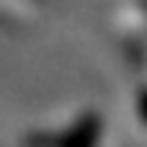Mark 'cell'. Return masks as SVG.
<instances>
[{
  "label": "cell",
  "instance_id": "2",
  "mask_svg": "<svg viewBox=\"0 0 147 147\" xmlns=\"http://www.w3.org/2000/svg\"><path fill=\"white\" fill-rule=\"evenodd\" d=\"M138 115H141V121L147 124V85L138 88Z\"/></svg>",
  "mask_w": 147,
  "mask_h": 147
},
{
  "label": "cell",
  "instance_id": "3",
  "mask_svg": "<svg viewBox=\"0 0 147 147\" xmlns=\"http://www.w3.org/2000/svg\"><path fill=\"white\" fill-rule=\"evenodd\" d=\"M141 6H144V12H147V0H141Z\"/></svg>",
  "mask_w": 147,
  "mask_h": 147
},
{
  "label": "cell",
  "instance_id": "1",
  "mask_svg": "<svg viewBox=\"0 0 147 147\" xmlns=\"http://www.w3.org/2000/svg\"><path fill=\"white\" fill-rule=\"evenodd\" d=\"M103 118L97 112H82L62 132H27L24 147H100Z\"/></svg>",
  "mask_w": 147,
  "mask_h": 147
}]
</instances>
